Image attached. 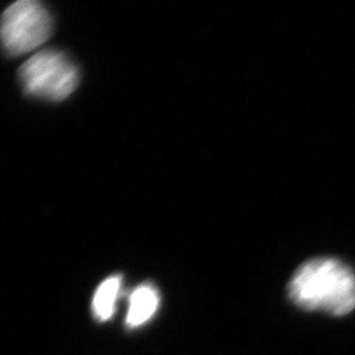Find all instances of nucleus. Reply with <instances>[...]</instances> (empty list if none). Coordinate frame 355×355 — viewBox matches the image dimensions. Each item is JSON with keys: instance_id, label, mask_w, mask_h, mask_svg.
Masks as SVG:
<instances>
[{"instance_id": "obj_1", "label": "nucleus", "mask_w": 355, "mask_h": 355, "mask_svg": "<svg viewBox=\"0 0 355 355\" xmlns=\"http://www.w3.org/2000/svg\"><path fill=\"white\" fill-rule=\"evenodd\" d=\"M288 296L305 311L347 315L355 308V272L334 258L308 261L290 280Z\"/></svg>"}, {"instance_id": "obj_3", "label": "nucleus", "mask_w": 355, "mask_h": 355, "mask_svg": "<svg viewBox=\"0 0 355 355\" xmlns=\"http://www.w3.org/2000/svg\"><path fill=\"white\" fill-rule=\"evenodd\" d=\"M53 32L49 11L35 0L10 6L0 19V42L11 55H23L40 48Z\"/></svg>"}, {"instance_id": "obj_2", "label": "nucleus", "mask_w": 355, "mask_h": 355, "mask_svg": "<svg viewBox=\"0 0 355 355\" xmlns=\"http://www.w3.org/2000/svg\"><path fill=\"white\" fill-rule=\"evenodd\" d=\"M28 95L60 102L76 91L79 73L69 57L58 51H42L31 57L19 70Z\"/></svg>"}, {"instance_id": "obj_5", "label": "nucleus", "mask_w": 355, "mask_h": 355, "mask_svg": "<svg viewBox=\"0 0 355 355\" xmlns=\"http://www.w3.org/2000/svg\"><path fill=\"white\" fill-rule=\"evenodd\" d=\"M123 284L121 275H114L104 280L95 292L92 299V313L99 321H108L112 318Z\"/></svg>"}, {"instance_id": "obj_4", "label": "nucleus", "mask_w": 355, "mask_h": 355, "mask_svg": "<svg viewBox=\"0 0 355 355\" xmlns=\"http://www.w3.org/2000/svg\"><path fill=\"white\" fill-rule=\"evenodd\" d=\"M159 306V292L150 284L145 283L132 292L129 299L125 325L130 329L139 328L155 315Z\"/></svg>"}]
</instances>
